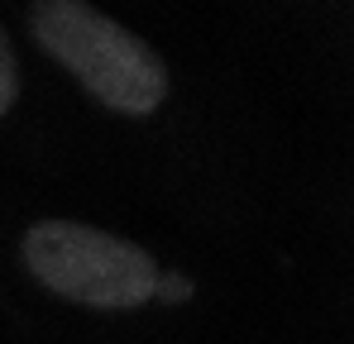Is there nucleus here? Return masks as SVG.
Returning a JSON list of instances; mask_svg holds the SVG:
<instances>
[{
	"mask_svg": "<svg viewBox=\"0 0 354 344\" xmlns=\"http://www.w3.org/2000/svg\"><path fill=\"white\" fill-rule=\"evenodd\" d=\"M24 263L44 287L91 311H134L158 287V263L149 249L77 220L34 225L24 234Z\"/></svg>",
	"mask_w": 354,
	"mask_h": 344,
	"instance_id": "f03ea898",
	"label": "nucleus"
},
{
	"mask_svg": "<svg viewBox=\"0 0 354 344\" xmlns=\"http://www.w3.org/2000/svg\"><path fill=\"white\" fill-rule=\"evenodd\" d=\"M153 296H163V301H187V296H192V283H187V278H158Z\"/></svg>",
	"mask_w": 354,
	"mask_h": 344,
	"instance_id": "20e7f679",
	"label": "nucleus"
},
{
	"mask_svg": "<svg viewBox=\"0 0 354 344\" xmlns=\"http://www.w3.org/2000/svg\"><path fill=\"white\" fill-rule=\"evenodd\" d=\"M34 39L48 57L82 82L86 96L120 115H149L168 96V67L144 39H134L124 24L101 15L86 0H39L34 15Z\"/></svg>",
	"mask_w": 354,
	"mask_h": 344,
	"instance_id": "f257e3e1",
	"label": "nucleus"
},
{
	"mask_svg": "<svg viewBox=\"0 0 354 344\" xmlns=\"http://www.w3.org/2000/svg\"><path fill=\"white\" fill-rule=\"evenodd\" d=\"M15 96H19V67H15V48L0 29V115L15 106Z\"/></svg>",
	"mask_w": 354,
	"mask_h": 344,
	"instance_id": "7ed1b4c3",
	"label": "nucleus"
}]
</instances>
